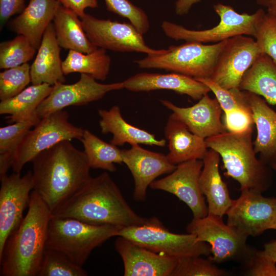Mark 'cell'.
I'll return each mask as SVG.
<instances>
[{
	"label": "cell",
	"mask_w": 276,
	"mask_h": 276,
	"mask_svg": "<svg viewBox=\"0 0 276 276\" xmlns=\"http://www.w3.org/2000/svg\"><path fill=\"white\" fill-rule=\"evenodd\" d=\"M266 7L267 13L276 18V0H271Z\"/></svg>",
	"instance_id": "obj_46"
},
{
	"label": "cell",
	"mask_w": 276,
	"mask_h": 276,
	"mask_svg": "<svg viewBox=\"0 0 276 276\" xmlns=\"http://www.w3.org/2000/svg\"><path fill=\"white\" fill-rule=\"evenodd\" d=\"M59 45L53 22L45 31L36 57L30 65L31 83H47L52 86L65 81Z\"/></svg>",
	"instance_id": "obj_23"
},
{
	"label": "cell",
	"mask_w": 276,
	"mask_h": 276,
	"mask_svg": "<svg viewBox=\"0 0 276 276\" xmlns=\"http://www.w3.org/2000/svg\"><path fill=\"white\" fill-rule=\"evenodd\" d=\"M223 120L226 131L234 133L252 130L255 125L250 108H239L225 112Z\"/></svg>",
	"instance_id": "obj_40"
},
{
	"label": "cell",
	"mask_w": 276,
	"mask_h": 276,
	"mask_svg": "<svg viewBox=\"0 0 276 276\" xmlns=\"http://www.w3.org/2000/svg\"><path fill=\"white\" fill-rule=\"evenodd\" d=\"M107 9L127 18L143 35L148 31L150 24L145 12L129 0H104Z\"/></svg>",
	"instance_id": "obj_38"
},
{
	"label": "cell",
	"mask_w": 276,
	"mask_h": 276,
	"mask_svg": "<svg viewBox=\"0 0 276 276\" xmlns=\"http://www.w3.org/2000/svg\"><path fill=\"white\" fill-rule=\"evenodd\" d=\"M122 227L96 225L74 218L52 216L49 223L46 248L61 252L82 267L93 249L110 238L117 236Z\"/></svg>",
	"instance_id": "obj_5"
},
{
	"label": "cell",
	"mask_w": 276,
	"mask_h": 276,
	"mask_svg": "<svg viewBox=\"0 0 276 276\" xmlns=\"http://www.w3.org/2000/svg\"><path fill=\"white\" fill-rule=\"evenodd\" d=\"M220 18L218 24L209 29L193 30L167 20L161 28L165 35L176 40L217 43L241 35L254 36L257 24L264 11L259 9L254 13H239L233 7L221 3L213 6Z\"/></svg>",
	"instance_id": "obj_8"
},
{
	"label": "cell",
	"mask_w": 276,
	"mask_h": 276,
	"mask_svg": "<svg viewBox=\"0 0 276 276\" xmlns=\"http://www.w3.org/2000/svg\"><path fill=\"white\" fill-rule=\"evenodd\" d=\"M0 252L11 234L22 221L34 188L32 171L22 176L14 172L0 177Z\"/></svg>",
	"instance_id": "obj_15"
},
{
	"label": "cell",
	"mask_w": 276,
	"mask_h": 276,
	"mask_svg": "<svg viewBox=\"0 0 276 276\" xmlns=\"http://www.w3.org/2000/svg\"><path fill=\"white\" fill-rule=\"evenodd\" d=\"M98 113L101 118L99 126L101 132L104 134L111 133L110 143L116 146L126 143L131 146L143 144L158 147H164L166 144V140L158 139L154 134L128 123L118 105L109 110L100 109Z\"/></svg>",
	"instance_id": "obj_26"
},
{
	"label": "cell",
	"mask_w": 276,
	"mask_h": 276,
	"mask_svg": "<svg viewBox=\"0 0 276 276\" xmlns=\"http://www.w3.org/2000/svg\"><path fill=\"white\" fill-rule=\"evenodd\" d=\"M33 164V190L52 212L91 177L86 156L71 141H63L37 155Z\"/></svg>",
	"instance_id": "obj_1"
},
{
	"label": "cell",
	"mask_w": 276,
	"mask_h": 276,
	"mask_svg": "<svg viewBox=\"0 0 276 276\" xmlns=\"http://www.w3.org/2000/svg\"><path fill=\"white\" fill-rule=\"evenodd\" d=\"M241 191L226 213V223L248 237L276 229V198L264 197L252 190Z\"/></svg>",
	"instance_id": "obj_12"
},
{
	"label": "cell",
	"mask_w": 276,
	"mask_h": 276,
	"mask_svg": "<svg viewBox=\"0 0 276 276\" xmlns=\"http://www.w3.org/2000/svg\"><path fill=\"white\" fill-rule=\"evenodd\" d=\"M123 88V81L103 84L88 75L81 74L75 83L60 82L53 85L50 94L38 106L35 113L41 119L66 107L87 105L102 99L108 92Z\"/></svg>",
	"instance_id": "obj_13"
},
{
	"label": "cell",
	"mask_w": 276,
	"mask_h": 276,
	"mask_svg": "<svg viewBox=\"0 0 276 276\" xmlns=\"http://www.w3.org/2000/svg\"><path fill=\"white\" fill-rule=\"evenodd\" d=\"M239 89L262 96L268 104L275 105L276 64L262 54L245 73Z\"/></svg>",
	"instance_id": "obj_28"
},
{
	"label": "cell",
	"mask_w": 276,
	"mask_h": 276,
	"mask_svg": "<svg viewBox=\"0 0 276 276\" xmlns=\"http://www.w3.org/2000/svg\"><path fill=\"white\" fill-rule=\"evenodd\" d=\"M249 276H276V262L264 255L261 250L253 248L243 263Z\"/></svg>",
	"instance_id": "obj_41"
},
{
	"label": "cell",
	"mask_w": 276,
	"mask_h": 276,
	"mask_svg": "<svg viewBox=\"0 0 276 276\" xmlns=\"http://www.w3.org/2000/svg\"><path fill=\"white\" fill-rule=\"evenodd\" d=\"M254 37L261 53L276 64V18L264 12L257 24Z\"/></svg>",
	"instance_id": "obj_37"
},
{
	"label": "cell",
	"mask_w": 276,
	"mask_h": 276,
	"mask_svg": "<svg viewBox=\"0 0 276 276\" xmlns=\"http://www.w3.org/2000/svg\"><path fill=\"white\" fill-rule=\"evenodd\" d=\"M202 256L178 258L171 276H224L227 272L217 267L214 263Z\"/></svg>",
	"instance_id": "obj_36"
},
{
	"label": "cell",
	"mask_w": 276,
	"mask_h": 276,
	"mask_svg": "<svg viewBox=\"0 0 276 276\" xmlns=\"http://www.w3.org/2000/svg\"><path fill=\"white\" fill-rule=\"evenodd\" d=\"M262 54L251 37L241 35L229 38L210 79L223 88H239L245 73Z\"/></svg>",
	"instance_id": "obj_14"
},
{
	"label": "cell",
	"mask_w": 276,
	"mask_h": 276,
	"mask_svg": "<svg viewBox=\"0 0 276 276\" xmlns=\"http://www.w3.org/2000/svg\"><path fill=\"white\" fill-rule=\"evenodd\" d=\"M30 82V65L28 63L1 72V100L8 99L18 94Z\"/></svg>",
	"instance_id": "obj_35"
},
{
	"label": "cell",
	"mask_w": 276,
	"mask_h": 276,
	"mask_svg": "<svg viewBox=\"0 0 276 276\" xmlns=\"http://www.w3.org/2000/svg\"><path fill=\"white\" fill-rule=\"evenodd\" d=\"M123 162L130 170L134 182L133 198L145 201L148 187L158 176L170 173L176 167L163 153L151 151L133 145L122 150Z\"/></svg>",
	"instance_id": "obj_17"
},
{
	"label": "cell",
	"mask_w": 276,
	"mask_h": 276,
	"mask_svg": "<svg viewBox=\"0 0 276 276\" xmlns=\"http://www.w3.org/2000/svg\"><path fill=\"white\" fill-rule=\"evenodd\" d=\"M106 50L98 48L89 53L69 50L62 62L64 75L79 73L88 75L96 80L104 81L110 71L111 59Z\"/></svg>",
	"instance_id": "obj_30"
},
{
	"label": "cell",
	"mask_w": 276,
	"mask_h": 276,
	"mask_svg": "<svg viewBox=\"0 0 276 276\" xmlns=\"http://www.w3.org/2000/svg\"><path fill=\"white\" fill-rule=\"evenodd\" d=\"M252 131L242 133L225 132L206 138L208 148L220 155L224 173L240 186V190H252L263 193L272 184L271 167L256 157L252 141Z\"/></svg>",
	"instance_id": "obj_4"
},
{
	"label": "cell",
	"mask_w": 276,
	"mask_h": 276,
	"mask_svg": "<svg viewBox=\"0 0 276 276\" xmlns=\"http://www.w3.org/2000/svg\"><path fill=\"white\" fill-rule=\"evenodd\" d=\"M117 236L155 252L177 258L211 254V247L207 243L198 241L192 234L172 233L155 217L142 225L122 227Z\"/></svg>",
	"instance_id": "obj_7"
},
{
	"label": "cell",
	"mask_w": 276,
	"mask_h": 276,
	"mask_svg": "<svg viewBox=\"0 0 276 276\" xmlns=\"http://www.w3.org/2000/svg\"><path fill=\"white\" fill-rule=\"evenodd\" d=\"M90 42L97 48L114 52H136L147 55L162 53L147 45L143 34L130 22L99 19L85 13L80 17Z\"/></svg>",
	"instance_id": "obj_11"
},
{
	"label": "cell",
	"mask_w": 276,
	"mask_h": 276,
	"mask_svg": "<svg viewBox=\"0 0 276 276\" xmlns=\"http://www.w3.org/2000/svg\"><path fill=\"white\" fill-rule=\"evenodd\" d=\"M37 49L24 35L18 34L15 38L0 44V68L8 69L28 63L32 59Z\"/></svg>",
	"instance_id": "obj_33"
},
{
	"label": "cell",
	"mask_w": 276,
	"mask_h": 276,
	"mask_svg": "<svg viewBox=\"0 0 276 276\" xmlns=\"http://www.w3.org/2000/svg\"><path fill=\"white\" fill-rule=\"evenodd\" d=\"M81 266L57 250L46 248L37 276H86Z\"/></svg>",
	"instance_id": "obj_34"
},
{
	"label": "cell",
	"mask_w": 276,
	"mask_h": 276,
	"mask_svg": "<svg viewBox=\"0 0 276 276\" xmlns=\"http://www.w3.org/2000/svg\"><path fill=\"white\" fill-rule=\"evenodd\" d=\"M63 7L75 12L80 17L85 13L87 8H95L98 7L97 0H58Z\"/></svg>",
	"instance_id": "obj_43"
},
{
	"label": "cell",
	"mask_w": 276,
	"mask_h": 276,
	"mask_svg": "<svg viewBox=\"0 0 276 276\" xmlns=\"http://www.w3.org/2000/svg\"><path fill=\"white\" fill-rule=\"evenodd\" d=\"M262 254L276 262V239L272 240L264 245Z\"/></svg>",
	"instance_id": "obj_45"
},
{
	"label": "cell",
	"mask_w": 276,
	"mask_h": 276,
	"mask_svg": "<svg viewBox=\"0 0 276 276\" xmlns=\"http://www.w3.org/2000/svg\"><path fill=\"white\" fill-rule=\"evenodd\" d=\"M60 5L58 0H30L24 11L11 21L10 28L17 34L25 36L38 50Z\"/></svg>",
	"instance_id": "obj_25"
},
{
	"label": "cell",
	"mask_w": 276,
	"mask_h": 276,
	"mask_svg": "<svg viewBox=\"0 0 276 276\" xmlns=\"http://www.w3.org/2000/svg\"><path fill=\"white\" fill-rule=\"evenodd\" d=\"M34 127L28 132L16 151L12 167L14 172L20 173L26 164L61 141H81L84 131L70 122L69 114L64 110L41 118Z\"/></svg>",
	"instance_id": "obj_10"
},
{
	"label": "cell",
	"mask_w": 276,
	"mask_h": 276,
	"mask_svg": "<svg viewBox=\"0 0 276 276\" xmlns=\"http://www.w3.org/2000/svg\"><path fill=\"white\" fill-rule=\"evenodd\" d=\"M25 0H0V19L3 26L11 17L25 9Z\"/></svg>",
	"instance_id": "obj_42"
},
{
	"label": "cell",
	"mask_w": 276,
	"mask_h": 276,
	"mask_svg": "<svg viewBox=\"0 0 276 276\" xmlns=\"http://www.w3.org/2000/svg\"><path fill=\"white\" fill-rule=\"evenodd\" d=\"M35 113L31 118L1 127L0 128V177L12 167L16 151L31 128L40 120Z\"/></svg>",
	"instance_id": "obj_32"
},
{
	"label": "cell",
	"mask_w": 276,
	"mask_h": 276,
	"mask_svg": "<svg viewBox=\"0 0 276 276\" xmlns=\"http://www.w3.org/2000/svg\"><path fill=\"white\" fill-rule=\"evenodd\" d=\"M201 0H177L175 2V12L178 15L187 14L192 7Z\"/></svg>",
	"instance_id": "obj_44"
},
{
	"label": "cell",
	"mask_w": 276,
	"mask_h": 276,
	"mask_svg": "<svg viewBox=\"0 0 276 276\" xmlns=\"http://www.w3.org/2000/svg\"><path fill=\"white\" fill-rule=\"evenodd\" d=\"M124 87L131 91L167 89L199 100L211 91L210 88L196 79L182 74L140 73L123 81Z\"/></svg>",
	"instance_id": "obj_20"
},
{
	"label": "cell",
	"mask_w": 276,
	"mask_h": 276,
	"mask_svg": "<svg viewBox=\"0 0 276 276\" xmlns=\"http://www.w3.org/2000/svg\"><path fill=\"white\" fill-rule=\"evenodd\" d=\"M164 131L169 148L166 156L171 163L177 165L189 160L203 159L208 151L205 139L190 131L172 114Z\"/></svg>",
	"instance_id": "obj_24"
},
{
	"label": "cell",
	"mask_w": 276,
	"mask_h": 276,
	"mask_svg": "<svg viewBox=\"0 0 276 276\" xmlns=\"http://www.w3.org/2000/svg\"><path fill=\"white\" fill-rule=\"evenodd\" d=\"M271 0H256L257 3L261 5L267 7L268 3Z\"/></svg>",
	"instance_id": "obj_47"
},
{
	"label": "cell",
	"mask_w": 276,
	"mask_h": 276,
	"mask_svg": "<svg viewBox=\"0 0 276 276\" xmlns=\"http://www.w3.org/2000/svg\"><path fill=\"white\" fill-rule=\"evenodd\" d=\"M52 211L35 191L28 211L0 252L1 275L37 276L46 249Z\"/></svg>",
	"instance_id": "obj_3"
},
{
	"label": "cell",
	"mask_w": 276,
	"mask_h": 276,
	"mask_svg": "<svg viewBox=\"0 0 276 276\" xmlns=\"http://www.w3.org/2000/svg\"><path fill=\"white\" fill-rule=\"evenodd\" d=\"M160 101L190 131L203 139L227 131L221 121L223 110L217 99L210 98L208 94L204 95L196 104L188 107L177 106L167 100Z\"/></svg>",
	"instance_id": "obj_19"
},
{
	"label": "cell",
	"mask_w": 276,
	"mask_h": 276,
	"mask_svg": "<svg viewBox=\"0 0 276 276\" xmlns=\"http://www.w3.org/2000/svg\"><path fill=\"white\" fill-rule=\"evenodd\" d=\"M271 168L273 169L274 170L276 171V164L272 166Z\"/></svg>",
	"instance_id": "obj_48"
},
{
	"label": "cell",
	"mask_w": 276,
	"mask_h": 276,
	"mask_svg": "<svg viewBox=\"0 0 276 276\" xmlns=\"http://www.w3.org/2000/svg\"><path fill=\"white\" fill-rule=\"evenodd\" d=\"M228 39L212 44L187 41L134 62L141 68L165 70L195 79L210 78Z\"/></svg>",
	"instance_id": "obj_6"
},
{
	"label": "cell",
	"mask_w": 276,
	"mask_h": 276,
	"mask_svg": "<svg viewBox=\"0 0 276 276\" xmlns=\"http://www.w3.org/2000/svg\"><path fill=\"white\" fill-rule=\"evenodd\" d=\"M207 85L215 96L222 110L227 112L239 108H250L244 90L223 88L210 78L196 79Z\"/></svg>",
	"instance_id": "obj_39"
},
{
	"label": "cell",
	"mask_w": 276,
	"mask_h": 276,
	"mask_svg": "<svg viewBox=\"0 0 276 276\" xmlns=\"http://www.w3.org/2000/svg\"><path fill=\"white\" fill-rule=\"evenodd\" d=\"M52 216L74 218L96 225L122 227L142 225L151 219L139 215L132 209L106 172L91 177L53 211Z\"/></svg>",
	"instance_id": "obj_2"
},
{
	"label": "cell",
	"mask_w": 276,
	"mask_h": 276,
	"mask_svg": "<svg viewBox=\"0 0 276 276\" xmlns=\"http://www.w3.org/2000/svg\"><path fill=\"white\" fill-rule=\"evenodd\" d=\"M114 246L124 264V276H171L178 258L157 253L117 236Z\"/></svg>",
	"instance_id": "obj_18"
},
{
	"label": "cell",
	"mask_w": 276,
	"mask_h": 276,
	"mask_svg": "<svg viewBox=\"0 0 276 276\" xmlns=\"http://www.w3.org/2000/svg\"><path fill=\"white\" fill-rule=\"evenodd\" d=\"M220 159L218 153L212 149L208 150L202 159L203 165L199 178V186L208 202V214L223 217L233 200L219 172Z\"/></svg>",
	"instance_id": "obj_22"
},
{
	"label": "cell",
	"mask_w": 276,
	"mask_h": 276,
	"mask_svg": "<svg viewBox=\"0 0 276 276\" xmlns=\"http://www.w3.org/2000/svg\"><path fill=\"white\" fill-rule=\"evenodd\" d=\"M58 43L61 48L89 53L97 48L88 38L80 17L61 5L53 20Z\"/></svg>",
	"instance_id": "obj_27"
},
{
	"label": "cell",
	"mask_w": 276,
	"mask_h": 276,
	"mask_svg": "<svg viewBox=\"0 0 276 276\" xmlns=\"http://www.w3.org/2000/svg\"><path fill=\"white\" fill-rule=\"evenodd\" d=\"M245 93L257 131L253 142L255 152L271 167L276 164V112L261 96L247 91Z\"/></svg>",
	"instance_id": "obj_21"
},
{
	"label": "cell",
	"mask_w": 276,
	"mask_h": 276,
	"mask_svg": "<svg viewBox=\"0 0 276 276\" xmlns=\"http://www.w3.org/2000/svg\"><path fill=\"white\" fill-rule=\"evenodd\" d=\"M52 86L42 83L25 88L20 93L0 103V114H7L8 122L13 123L27 120L35 114L36 109L50 94Z\"/></svg>",
	"instance_id": "obj_29"
},
{
	"label": "cell",
	"mask_w": 276,
	"mask_h": 276,
	"mask_svg": "<svg viewBox=\"0 0 276 276\" xmlns=\"http://www.w3.org/2000/svg\"><path fill=\"white\" fill-rule=\"evenodd\" d=\"M186 230L210 246L212 256L209 258L214 263H243L254 248L246 243L248 236L225 224L222 217L218 216L208 214L204 217L193 218Z\"/></svg>",
	"instance_id": "obj_9"
},
{
	"label": "cell",
	"mask_w": 276,
	"mask_h": 276,
	"mask_svg": "<svg viewBox=\"0 0 276 276\" xmlns=\"http://www.w3.org/2000/svg\"><path fill=\"white\" fill-rule=\"evenodd\" d=\"M203 165L201 159L181 163L168 175L155 180L149 187L176 196L189 206L194 218L204 217L208 214V205L199 186Z\"/></svg>",
	"instance_id": "obj_16"
},
{
	"label": "cell",
	"mask_w": 276,
	"mask_h": 276,
	"mask_svg": "<svg viewBox=\"0 0 276 276\" xmlns=\"http://www.w3.org/2000/svg\"><path fill=\"white\" fill-rule=\"evenodd\" d=\"M80 141L90 168L114 172V164L123 163L122 150L103 141L88 130L84 129Z\"/></svg>",
	"instance_id": "obj_31"
}]
</instances>
